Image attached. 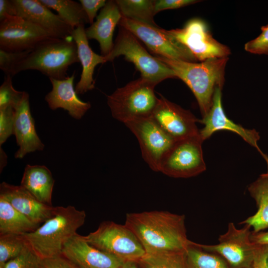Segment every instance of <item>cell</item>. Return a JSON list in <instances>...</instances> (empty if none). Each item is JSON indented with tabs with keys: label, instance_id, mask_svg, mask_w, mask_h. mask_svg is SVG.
<instances>
[{
	"label": "cell",
	"instance_id": "obj_3",
	"mask_svg": "<svg viewBox=\"0 0 268 268\" xmlns=\"http://www.w3.org/2000/svg\"><path fill=\"white\" fill-rule=\"evenodd\" d=\"M84 210L68 205L55 206L53 215L34 231L22 234L35 253L45 259L62 255L64 244L85 222Z\"/></svg>",
	"mask_w": 268,
	"mask_h": 268
},
{
	"label": "cell",
	"instance_id": "obj_27",
	"mask_svg": "<svg viewBox=\"0 0 268 268\" xmlns=\"http://www.w3.org/2000/svg\"><path fill=\"white\" fill-rule=\"evenodd\" d=\"M122 17L159 27L154 20L155 0H116Z\"/></svg>",
	"mask_w": 268,
	"mask_h": 268
},
{
	"label": "cell",
	"instance_id": "obj_37",
	"mask_svg": "<svg viewBox=\"0 0 268 268\" xmlns=\"http://www.w3.org/2000/svg\"><path fill=\"white\" fill-rule=\"evenodd\" d=\"M196 0H155L154 8L156 14L166 9H176L197 3Z\"/></svg>",
	"mask_w": 268,
	"mask_h": 268
},
{
	"label": "cell",
	"instance_id": "obj_9",
	"mask_svg": "<svg viewBox=\"0 0 268 268\" xmlns=\"http://www.w3.org/2000/svg\"><path fill=\"white\" fill-rule=\"evenodd\" d=\"M166 32L186 47L197 61L228 57L230 49L216 40L205 22L200 18L188 21L182 28L166 30Z\"/></svg>",
	"mask_w": 268,
	"mask_h": 268
},
{
	"label": "cell",
	"instance_id": "obj_34",
	"mask_svg": "<svg viewBox=\"0 0 268 268\" xmlns=\"http://www.w3.org/2000/svg\"><path fill=\"white\" fill-rule=\"evenodd\" d=\"M14 108L9 106L0 108V144L13 134Z\"/></svg>",
	"mask_w": 268,
	"mask_h": 268
},
{
	"label": "cell",
	"instance_id": "obj_26",
	"mask_svg": "<svg viewBox=\"0 0 268 268\" xmlns=\"http://www.w3.org/2000/svg\"><path fill=\"white\" fill-rule=\"evenodd\" d=\"M50 9H53L73 30L89 23L80 2L72 0H39Z\"/></svg>",
	"mask_w": 268,
	"mask_h": 268
},
{
	"label": "cell",
	"instance_id": "obj_45",
	"mask_svg": "<svg viewBox=\"0 0 268 268\" xmlns=\"http://www.w3.org/2000/svg\"><path fill=\"white\" fill-rule=\"evenodd\" d=\"M0 268H3L1 264H0Z\"/></svg>",
	"mask_w": 268,
	"mask_h": 268
},
{
	"label": "cell",
	"instance_id": "obj_33",
	"mask_svg": "<svg viewBox=\"0 0 268 268\" xmlns=\"http://www.w3.org/2000/svg\"><path fill=\"white\" fill-rule=\"evenodd\" d=\"M29 50L10 52L0 49V68L6 76L12 77L14 67L26 56Z\"/></svg>",
	"mask_w": 268,
	"mask_h": 268
},
{
	"label": "cell",
	"instance_id": "obj_35",
	"mask_svg": "<svg viewBox=\"0 0 268 268\" xmlns=\"http://www.w3.org/2000/svg\"><path fill=\"white\" fill-rule=\"evenodd\" d=\"M262 32L244 46L245 51L258 55H268V24L261 27Z\"/></svg>",
	"mask_w": 268,
	"mask_h": 268
},
{
	"label": "cell",
	"instance_id": "obj_13",
	"mask_svg": "<svg viewBox=\"0 0 268 268\" xmlns=\"http://www.w3.org/2000/svg\"><path fill=\"white\" fill-rule=\"evenodd\" d=\"M151 118L169 136L179 140L200 134L193 114L169 101L160 94Z\"/></svg>",
	"mask_w": 268,
	"mask_h": 268
},
{
	"label": "cell",
	"instance_id": "obj_43",
	"mask_svg": "<svg viewBox=\"0 0 268 268\" xmlns=\"http://www.w3.org/2000/svg\"><path fill=\"white\" fill-rule=\"evenodd\" d=\"M262 174L264 176L268 177V171H267V172L266 173H263V174Z\"/></svg>",
	"mask_w": 268,
	"mask_h": 268
},
{
	"label": "cell",
	"instance_id": "obj_14",
	"mask_svg": "<svg viewBox=\"0 0 268 268\" xmlns=\"http://www.w3.org/2000/svg\"><path fill=\"white\" fill-rule=\"evenodd\" d=\"M222 88L217 87L213 97L212 104L208 113L200 122L204 127L200 130V135L204 141L214 133L221 130L232 132L240 136L246 142L255 147L266 161L268 171V156L258 145L259 133L255 129H247L230 120L224 113L222 104Z\"/></svg>",
	"mask_w": 268,
	"mask_h": 268
},
{
	"label": "cell",
	"instance_id": "obj_21",
	"mask_svg": "<svg viewBox=\"0 0 268 268\" xmlns=\"http://www.w3.org/2000/svg\"><path fill=\"white\" fill-rule=\"evenodd\" d=\"M122 17L115 0H108L97 16L96 21L85 30L88 39H95L98 42L101 55L104 57L113 48L114 32Z\"/></svg>",
	"mask_w": 268,
	"mask_h": 268
},
{
	"label": "cell",
	"instance_id": "obj_18",
	"mask_svg": "<svg viewBox=\"0 0 268 268\" xmlns=\"http://www.w3.org/2000/svg\"><path fill=\"white\" fill-rule=\"evenodd\" d=\"M13 134L19 148L15 152L16 158H22L28 153L42 150L44 144L36 132L32 116L28 94L24 91L20 101L14 107Z\"/></svg>",
	"mask_w": 268,
	"mask_h": 268
},
{
	"label": "cell",
	"instance_id": "obj_6",
	"mask_svg": "<svg viewBox=\"0 0 268 268\" xmlns=\"http://www.w3.org/2000/svg\"><path fill=\"white\" fill-rule=\"evenodd\" d=\"M121 55L134 64L141 77L156 84L170 78H176L173 70L156 57L151 56L132 33L119 26L118 34L111 52L105 57L106 62H112Z\"/></svg>",
	"mask_w": 268,
	"mask_h": 268
},
{
	"label": "cell",
	"instance_id": "obj_1",
	"mask_svg": "<svg viewBox=\"0 0 268 268\" xmlns=\"http://www.w3.org/2000/svg\"><path fill=\"white\" fill-rule=\"evenodd\" d=\"M125 225L146 254L185 251L193 242L187 236L184 214L164 210L129 213Z\"/></svg>",
	"mask_w": 268,
	"mask_h": 268
},
{
	"label": "cell",
	"instance_id": "obj_25",
	"mask_svg": "<svg viewBox=\"0 0 268 268\" xmlns=\"http://www.w3.org/2000/svg\"><path fill=\"white\" fill-rule=\"evenodd\" d=\"M39 226L0 196V235H22L34 231Z\"/></svg>",
	"mask_w": 268,
	"mask_h": 268
},
{
	"label": "cell",
	"instance_id": "obj_46",
	"mask_svg": "<svg viewBox=\"0 0 268 268\" xmlns=\"http://www.w3.org/2000/svg\"><path fill=\"white\" fill-rule=\"evenodd\" d=\"M252 268V266H251V267H246V268Z\"/></svg>",
	"mask_w": 268,
	"mask_h": 268
},
{
	"label": "cell",
	"instance_id": "obj_2",
	"mask_svg": "<svg viewBox=\"0 0 268 268\" xmlns=\"http://www.w3.org/2000/svg\"><path fill=\"white\" fill-rule=\"evenodd\" d=\"M155 57L171 68L176 77L190 88L198 101L202 117H204L211 108L216 88H222L228 57L191 62Z\"/></svg>",
	"mask_w": 268,
	"mask_h": 268
},
{
	"label": "cell",
	"instance_id": "obj_44",
	"mask_svg": "<svg viewBox=\"0 0 268 268\" xmlns=\"http://www.w3.org/2000/svg\"><path fill=\"white\" fill-rule=\"evenodd\" d=\"M266 268H268V259L267 263Z\"/></svg>",
	"mask_w": 268,
	"mask_h": 268
},
{
	"label": "cell",
	"instance_id": "obj_23",
	"mask_svg": "<svg viewBox=\"0 0 268 268\" xmlns=\"http://www.w3.org/2000/svg\"><path fill=\"white\" fill-rule=\"evenodd\" d=\"M55 181L50 170L43 165H27L21 186L39 201L52 205V195Z\"/></svg>",
	"mask_w": 268,
	"mask_h": 268
},
{
	"label": "cell",
	"instance_id": "obj_4",
	"mask_svg": "<svg viewBox=\"0 0 268 268\" xmlns=\"http://www.w3.org/2000/svg\"><path fill=\"white\" fill-rule=\"evenodd\" d=\"M77 47L72 37H49L30 49L15 66L12 76L27 70H36L50 78L64 79L71 65L79 63Z\"/></svg>",
	"mask_w": 268,
	"mask_h": 268
},
{
	"label": "cell",
	"instance_id": "obj_32",
	"mask_svg": "<svg viewBox=\"0 0 268 268\" xmlns=\"http://www.w3.org/2000/svg\"><path fill=\"white\" fill-rule=\"evenodd\" d=\"M24 91L15 90L12 84V77L6 76L0 87V108L9 106L14 108L22 99Z\"/></svg>",
	"mask_w": 268,
	"mask_h": 268
},
{
	"label": "cell",
	"instance_id": "obj_5",
	"mask_svg": "<svg viewBox=\"0 0 268 268\" xmlns=\"http://www.w3.org/2000/svg\"><path fill=\"white\" fill-rule=\"evenodd\" d=\"M156 85L140 77L117 88L107 96L113 117L124 124L150 117L158 101L154 92Z\"/></svg>",
	"mask_w": 268,
	"mask_h": 268
},
{
	"label": "cell",
	"instance_id": "obj_17",
	"mask_svg": "<svg viewBox=\"0 0 268 268\" xmlns=\"http://www.w3.org/2000/svg\"><path fill=\"white\" fill-rule=\"evenodd\" d=\"M16 15L35 24L51 37H71L73 29L58 14H55L39 0H12Z\"/></svg>",
	"mask_w": 268,
	"mask_h": 268
},
{
	"label": "cell",
	"instance_id": "obj_22",
	"mask_svg": "<svg viewBox=\"0 0 268 268\" xmlns=\"http://www.w3.org/2000/svg\"><path fill=\"white\" fill-rule=\"evenodd\" d=\"M85 30L84 25H81L74 29L71 34L82 66L80 78L75 87L77 94H83L94 88L95 68L98 65L106 63L105 57L97 54L90 47Z\"/></svg>",
	"mask_w": 268,
	"mask_h": 268
},
{
	"label": "cell",
	"instance_id": "obj_12",
	"mask_svg": "<svg viewBox=\"0 0 268 268\" xmlns=\"http://www.w3.org/2000/svg\"><path fill=\"white\" fill-rule=\"evenodd\" d=\"M137 139L143 159L150 169L159 172L162 159L175 141L151 117L136 119L125 124Z\"/></svg>",
	"mask_w": 268,
	"mask_h": 268
},
{
	"label": "cell",
	"instance_id": "obj_19",
	"mask_svg": "<svg viewBox=\"0 0 268 268\" xmlns=\"http://www.w3.org/2000/svg\"><path fill=\"white\" fill-rule=\"evenodd\" d=\"M0 196L35 224L40 226L53 214L55 206L37 200L22 186L6 182L0 185Z\"/></svg>",
	"mask_w": 268,
	"mask_h": 268
},
{
	"label": "cell",
	"instance_id": "obj_24",
	"mask_svg": "<svg viewBox=\"0 0 268 268\" xmlns=\"http://www.w3.org/2000/svg\"><path fill=\"white\" fill-rule=\"evenodd\" d=\"M248 191L255 201L258 210L240 223L249 225L253 232H261L268 228V177L261 174L249 186Z\"/></svg>",
	"mask_w": 268,
	"mask_h": 268
},
{
	"label": "cell",
	"instance_id": "obj_40",
	"mask_svg": "<svg viewBox=\"0 0 268 268\" xmlns=\"http://www.w3.org/2000/svg\"><path fill=\"white\" fill-rule=\"evenodd\" d=\"M13 16L16 15L12 0H0V22Z\"/></svg>",
	"mask_w": 268,
	"mask_h": 268
},
{
	"label": "cell",
	"instance_id": "obj_31",
	"mask_svg": "<svg viewBox=\"0 0 268 268\" xmlns=\"http://www.w3.org/2000/svg\"><path fill=\"white\" fill-rule=\"evenodd\" d=\"M1 265L3 268H42V259L27 242L18 256Z\"/></svg>",
	"mask_w": 268,
	"mask_h": 268
},
{
	"label": "cell",
	"instance_id": "obj_10",
	"mask_svg": "<svg viewBox=\"0 0 268 268\" xmlns=\"http://www.w3.org/2000/svg\"><path fill=\"white\" fill-rule=\"evenodd\" d=\"M251 228L245 224L242 228L238 229L230 222L227 231L219 236L217 244H198L203 250L223 257L233 268L251 267L258 246L251 240Z\"/></svg>",
	"mask_w": 268,
	"mask_h": 268
},
{
	"label": "cell",
	"instance_id": "obj_30",
	"mask_svg": "<svg viewBox=\"0 0 268 268\" xmlns=\"http://www.w3.org/2000/svg\"><path fill=\"white\" fill-rule=\"evenodd\" d=\"M26 244L22 235H0V264H3L18 256Z\"/></svg>",
	"mask_w": 268,
	"mask_h": 268
},
{
	"label": "cell",
	"instance_id": "obj_28",
	"mask_svg": "<svg viewBox=\"0 0 268 268\" xmlns=\"http://www.w3.org/2000/svg\"><path fill=\"white\" fill-rule=\"evenodd\" d=\"M186 268H229L216 254L205 251L193 242L185 252Z\"/></svg>",
	"mask_w": 268,
	"mask_h": 268
},
{
	"label": "cell",
	"instance_id": "obj_39",
	"mask_svg": "<svg viewBox=\"0 0 268 268\" xmlns=\"http://www.w3.org/2000/svg\"><path fill=\"white\" fill-rule=\"evenodd\" d=\"M268 259V245H259L256 249L252 268H266Z\"/></svg>",
	"mask_w": 268,
	"mask_h": 268
},
{
	"label": "cell",
	"instance_id": "obj_11",
	"mask_svg": "<svg viewBox=\"0 0 268 268\" xmlns=\"http://www.w3.org/2000/svg\"><path fill=\"white\" fill-rule=\"evenodd\" d=\"M119 25L132 33L155 56L197 62L191 52L169 35L165 29L122 17Z\"/></svg>",
	"mask_w": 268,
	"mask_h": 268
},
{
	"label": "cell",
	"instance_id": "obj_8",
	"mask_svg": "<svg viewBox=\"0 0 268 268\" xmlns=\"http://www.w3.org/2000/svg\"><path fill=\"white\" fill-rule=\"evenodd\" d=\"M200 134L176 140L163 156L159 172L173 178L196 176L206 170Z\"/></svg>",
	"mask_w": 268,
	"mask_h": 268
},
{
	"label": "cell",
	"instance_id": "obj_29",
	"mask_svg": "<svg viewBox=\"0 0 268 268\" xmlns=\"http://www.w3.org/2000/svg\"><path fill=\"white\" fill-rule=\"evenodd\" d=\"M185 252L145 253L136 262L140 268H186Z\"/></svg>",
	"mask_w": 268,
	"mask_h": 268
},
{
	"label": "cell",
	"instance_id": "obj_38",
	"mask_svg": "<svg viewBox=\"0 0 268 268\" xmlns=\"http://www.w3.org/2000/svg\"><path fill=\"white\" fill-rule=\"evenodd\" d=\"M42 268H78L69 260L61 255L42 259Z\"/></svg>",
	"mask_w": 268,
	"mask_h": 268
},
{
	"label": "cell",
	"instance_id": "obj_7",
	"mask_svg": "<svg viewBox=\"0 0 268 268\" xmlns=\"http://www.w3.org/2000/svg\"><path fill=\"white\" fill-rule=\"evenodd\" d=\"M84 237L93 247L125 261L137 262L145 254L135 235L125 224L104 221Z\"/></svg>",
	"mask_w": 268,
	"mask_h": 268
},
{
	"label": "cell",
	"instance_id": "obj_42",
	"mask_svg": "<svg viewBox=\"0 0 268 268\" xmlns=\"http://www.w3.org/2000/svg\"><path fill=\"white\" fill-rule=\"evenodd\" d=\"M121 268H140L135 261H126Z\"/></svg>",
	"mask_w": 268,
	"mask_h": 268
},
{
	"label": "cell",
	"instance_id": "obj_16",
	"mask_svg": "<svg viewBox=\"0 0 268 268\" xmlns=\"http://www.w3.org/2000/svg\"><path fill=\"white\" fill-rule=\"evenodd\" d=\"M62 255L78 268H121L126 262L93 247L77 233L64 244Z\"/></svg>",
	"mask_w": 268,
	"mask_h": 268
},
{
	"label": "cell",
	"instance_id": "obj_20",
	"mask_svg": "<svg viewBox=\"0 0 268 268\" xmlns=\"http://www.w3.org/2000/svg\"><path fill=\"white\" fill-rule=\"evenodd\" d=\"M52 89L45 96V100L52 110L62 108L75 119H80L90 108L89 102L79 99L74 88V73L64 79L49 78Z\"/></svg>",
	"mask_w": 268,
	"mask_h": 268
},
{
	"label": "cell",
	"instance_id": "obj_41",
	"mask_svg": "<svg viewBox=\"0 0 268 268\" xmlns=\"http://www.w3.org/2000/svg\"><path fill=\"white\" fill-rule=\"evenodd\" d=\"M251 241L257 245H268V231L267 232H252L251 235Z\"/></svg>",
	"mask_w": 268,
	"mask_h": 268
},
{
	"label": "cell",
	"instance_id": "obj_15",
	"mask_svg": "<svg viewBox=\"0 0 268 268\" xmlns=\"http://www.w3.org/2000/svg\"><path fill=\"white\" fill-rule=\"evenodd\" d=\"M50 37L43 29L18 16L0 22V49L20 52L30 50Z\"/></svg>",
	"mask_w": 268,
	"mask_h": 268
},
{
	"label": "cell",
	"instance_id": "obj_36",
	"mask_svg": "<svg viewBox=\"0 0 268 268\" xmlns=\"http://www.w3.org/2000/svg\"><path fill=\"white\" fill-rule=\"evenodd\" d=\"M83 9L87 17L89 23L92 24L97 15V11L106 4L105 0H80Z\"/></svg>",
	"mask_w": 268,
	"mask_h": 268
}]
</instances>
